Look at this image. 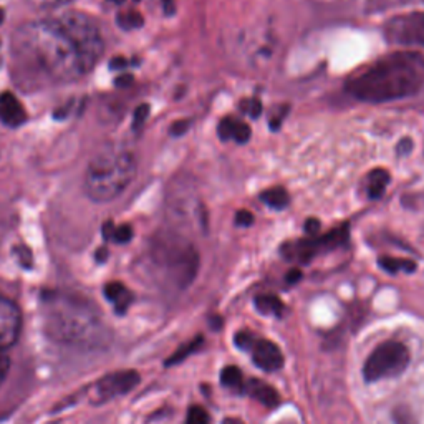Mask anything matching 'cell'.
<instances>
[{
	"label": "cell",
	"instance_id": "1",
	"mask_svg": "<svg viewBox=\"0 0 424 424\" xmlns=\"http://www.w3.org/2000/svg\"><path fill=\"white\" fill-rule=\"evenodd\" d=\"M12 52L35 73L55 83L88 75L105 52L98 25L82 12L25 23L12 40Z\"/></svg>",
	"mask_w": 424,
	"mask_h": 424
},
{
	"label": "cell",
	"instance_id": "2",
	"mask_svg": "<svg viewBox=\"0 0 424 424\" xmlns=\"http://www.w3.org/2000/svg\"><path fill=\"white\" fill-rule=\"evenodd\" d=\"M424 87V55L416 50H398L348 80L345 90L358 102L388 103L405 100Z\"/></svg>",
	"mask_w": 424,
	"mask_h": 424
},
{
	"label": "cell",
	"instance_id": "3",
	"mask_svg": "<svg viewBox=\"0 0 424 424\" xmlns=\"http://www.w3.org/2000/svg\"><path fill=\"white\" fill-rule=\"evenodd\" d=\"M43 327L55 341L65 345L108 346L111 332L92 302L75 295L50 294L43 297Z\"/></svg>",
	"mask_w": 424,
	"mask_h": 424
},
{
	"label": "cell",
	"instance_id": "4",
	"mask_svg": "<svg viewBox=\"0 0 424 424\" xmlns=\"http://www.w3.org/2000/svg\"><path fill=\"white\" fill-rule=\"evenodd\" d=\"M136 158L128 149L106 146L93 156L85 171V193L95 203H110L118 198L136 178Z\"/></svg>",
	"mask_w": 424,
	"mask_h": 424
},
{
	"label": "cell",
	"instance_id": "5",
	"mask_svg": "<svg viewBox=\"0 0 424 424\" xmlns=\"http://www.w3.org/2000/svg\"><path fill=\"white\" fill-rule=\"evenodd\" d=\"M154 264L164 270L176 289L184 290L193 284L199 272V252L183 237L163 235L153 245Z\"/></svg>",
	"mask_w": 424,
	"mask_h": 424
},
{
	"label": "cell",
	"instance_id": "6",
	"mask_svg": "<svg viewBox=\"0 0 424 424\" xmlns=\"http://www.w3.org/2000/svg\"><path fill=\"white\" fill-rule=\"evenodd\" d=\"M410 365V351L400 341H385L368 356L363 365V378L375 383L388 378H396Z\"/></svg>",
	"mask_w": 424,
	"mask_h": 424
},
{
	"label": "cell",
	"instance_id": "7",
	"mask_svg": "<svg viewBox=\"0 0 424 424\" xmlns=\"http://www.w3.org/2000/svg\"><path fill=\"white\" fill-rule=\"evenodd\" d=\"M383 32L390 43L403 47H424V12L395 15L386 20Z\"/></svg>",
	"mask_w": 424,
	"mask_h": 424
},
{
	"label": "cell",
	"instance_id": "8",
	"mask_svg": "<svg viewBox=\"0 0 424 424\" xmlns=\"http://www.w3.org/2000/svg\"><path fill=\"white\" fill-rule=\"evenodd\" d=\"M139 380L138 371L134 370L115 371L111 375H106L95 383L92 401L95 405H102V403L111 401L116 396H123L126 393L133 391L139 385Z\"/></svg>",
	"mask_w": 424,
	"mask_h": 424
},
{
	"label": "cell",
	"instance_id": "9",
	"mask_svg": "<svg viewBox=\"0 0 424 424\" xmlns=\"http://www.w3.org/2000/svg\"><path fill=\"white\" fill-rule=\"evenodd\" d=\"M22 330V312L14 300L0 295V350L14 346Z\"/></svg>",
	"mask_w": 424,
	"mask_h": 424
},
{
	"label": "cell",
	"instance_id": "10",
	"mask_svg": "<svg viewBox=\"0 0 424 424\" xmlns=\"http://www.w3.org/2000/svg\"><path fill=\"white\" fill-rule=\"evenodd\" d=\"M249 351L252 353V361H254V365L259 366L260 370L264 371H279L285 363L284 353H282L280 348L277 346L274 341L257 338Z\"/></svg>",
	"mask_w": 424,
	"mask_h": 424
},
{
	"label": "cell",
	"instance_id": "11",
	"mask_svg": "<svg viewBox=\"0 0 424 424\" xmlns=\"http://www.w3.org/2000/svg\"><path fill=\"white\" fill-rule=\"evenodd\" d=\"M27 120L22 103L12 93L0 95V121L10 128H17Z\"/></svg>",
	"mask_w": 424,
	"mask_h": 424
},
{
	"label": "cell",
	"instance_id": "12",
	"mask_svg": "<svg viewBox=\"0 0 424 424\" xmlns=\"http://www.w3.org/2000/svg\"><path fill=\"white\" fill-rule=\"evenodd\" d=\"M244 390L247 391V395H249L250 398H254L255 401H259L260 405H264L265 408H275V406H279L280 395H279V393H277L275 388H272L270 385H267L265 381L250 380L244 386Z\"/></svg>",
	"mask_w": 424,
	"mask_h": 424
},
{
	"label": "cell",
	"instance_id": "13",
	"mask_svg": "<svg viewBox=\"0 0 424 424\" xmlns=\"http://www.w3.org/2000/svg\"><path fill=\"white\" fill-rule=\"evenodd\" d=\"M105 297L115 305L116 314H124L133 302V294L120 282H110L105 285Z\"/></svg>",
	"mask_w": 424,
	"mask_h": 424
},
{
	"label": "cell",
	"instance_id": "14",
	"mask_svg": "<svg viewBox=\"0 0 424 424\" xmlns=\"http://www.w3.org/2000/svg\"><path fill=\"white\" fill-rule=\"evenodd\" d=\"M366 196L370 199H380L390 184L391 176L385 168H376L366 174Z\"/></svg>",
	"mask_w": 424,
	"mask_h": 424
},
{
	"label": "cell",
	"instance_id": "15",
	"mask_svg": "<svg viewBox=\"0 0 424 424\" xmlns=\"http://www.w3.org/2000/svg\"><path fill=\"white\" fill-rule=\"evenodd\" d=\"M254 305H255V310L262 315L282 317V314H284V304H282V300L275 295L264 294V295L255 297Z\"/></svg>",
	"mask_w": 424,
	"mask_h": 424
},
{
	"label": "cell",
	"instance_id": "16",
	"mask_svg": "<svg viewBox=\"0 0 424 424\" xmlns=\"http://www.w3.org/2000/svg\"><path fill=\"white\" fill-rule=\"evenodd\" d=\"M260 201L272 209L282 211L289 206L290 198H289V193H287V189L280 188V186H275V188L265 189L264 193L260 194Z\"/></svg>",
	"mask_w": 424,
	"mask_h": 424
},
{
	"label": "cell",
	"instance_id": "17",
	"mask_svg": "<svg viewBox=\"0 0 424 424\" xmlns=\"http://www.w3.org/2000/svg\"><path fill=\"white\" fill-rule=\"evenodd\" d=\"M378 264L383 270L390 272V274H398V272H406V274H413L416 270V264L413 260L408 259H396V257H381L378 260Z\"/></svg>",
	"mask_w": 424,
	"mask_h": 424
},
{
	"label": "cell",
	"instance_id": "18",
	"mask_svg": "<svg viewBox=\"0 0 424 424\" xmlns=\"http://www.w3.org/2000/svg\"><path fill=\"white\" fill-rule=\"evenodd\" d=\"M221 383L227 390L242 391L244 390V376L237 366H226L221 373Z\"/></svg>",
	"mask_w": 424,
	"mask_h": 424
},
{
	"label": "cell",
	"instance_id": "19",
	"mask_svg": "<svg viewBox=\"0 0 424 424\" xmlns=\"http://www.w3.org/2000/svg\"><path fill=\"white\" fill-rule=\"evenodd\" d=\"M201 345H203V336H198V338H194L193 341L186 343V345L181 346L179 350L176 351L168 361H166V366H173V365H178V363H181V361H184L186 358H188L191 353H194L196 350H198Z\"/></svg>",
	"mask_w": 424,
	"mask_h": 424
},
{
	"label": "cell",
	"instance_id": "20",
	"mask_svg": "<svg viewBox=\"0 0 424 424\" xmlns=\"http://www.w3.org/2000/svg\"><path fill=\"white\" fill-rule=\"evenodd\" d=\"M143 15L136 10H129L128 14H120L118 15V25L124 30H131V28H139L143 27Z\"/></svg>",
	"mask_w": 424,
	"mask_h": 424
},
{
	"label": "cell",
	"instance_id": "21",
	"mask_svg": "<svg viewBox=\"0 0 424 424\" xmlns=\"http://www.w3.org/2000/svg\"><path fill=\"white\" fill-rule=\"evenodd\" d=\"M252 129L250 126L244 123V121L234 118V123H232V139L237 141L239 144H244L250 139Z\"/></svg>",
	"mask_w": 424,
	"mask_h": 424
},
{
	"label": "cell",
	"instance_id": "22",
	"mask_svg": "<svg viewBox=\"0 0 424 424\" xmlns=\"http://www.w3.org/2000/svg\"><path fill=\"white\" fill-rule=\"evenodd\" d=\"M209 415L204 408L193 406L189 408L188 418H186V424H209Z\"/></svg>",
	"mask_w": 424,
	"mask_h": 424
},
{
	"label": "cell",
	"instance_id": "23",
	"mask_svg": "<svg viewBox=\"0 0 424 424\" xmlns=\"http://www.w3.org/2000/svg\"><path fill=\"white\" fill-rule=\"evenodd\" d=\"M240 111H244V113H247L250 116V118H259V116L262 115V103L259 102L257 98H244L239 105Z\"/></svg>",
	"mask_w": 424,
	"mask_h": 424
},
{
	"label": "cell",
	"instance_id": "24",
	"mask_svg": "<svg viewBox=\"0 0 424 424\" xmlns=\"http://www.w3.org/2000/svg\"><path fill=\"white\" fill-rule=\"evenodd\" d=\"M131 239H133V229H131L128 224L115 227V232H113V237H111V240H115L116 244H128Z\"/></svg>",
	"mask_w": 424,
	"mask_h": 424
},
{
	"label": "cell",
	"instance_id": "25",
	"mask_svg": "<svg viewBox=\"0 0 424 424\" xmlns=\"http://www.w3.org/2000/svg\"><path fill=\"white\" fill-rule=\"evenodd\" d=\"M232 123H234L232 116H226V118L221 120L219 126H217V134H219L222 141L232 139Z\"/></svg>",
	"mask_w": 424,
	"mask_h": 424
},
{
	"label": "cell",
	"instance_id": "26",
	"mask_svg": "<svg viewBox=\"0 0 424 424\" xmlns=\"http://www.w3.org/2000/svg\"><path fill=\"white\" fill-rule=\"evenodd\" d=\"M148 115H149V105H146V103L139 105L133 113V128L134 129L141 128V126H143V123L146 121V118H148Z\"/></svg>",
	"mask_w": 424,
	"mask_h": 424
},
{
	"label": "cell",
	"instance_id": "27",
	"mask_svg": "<svg viewBox=\"0 0 424 424\" xmlns=\"http://www.w3.org/2000/svg\"><path fill=\"white\" fill-rule=\"evenodd\" d=\"M35 9H55L72 4L73 0H28Z\"/></svg>",
	"mask_w": 424,
	"mask_h": 424
},
{
	"label": "cell",
	"instance_id": "28",
	"mask_svg": "<svg viewBox=\"0 0 424 424\" xmlns=\"http://www.w3.org/2000/svg\"><path fill=\"white\" fill-rule=\"evenodd\" d=\"M257 338L249 332H240L235 335V345L240 348V350H250V346L254 345Z\"/></svg>",
	"mask_w": 424,
	"mask_h": 424
},
{
	"label": "cell",
	"instance_id": "29",
	"mask_svg": "<svg viewBox=\"0 0 424 424\" xmlns=\"http://www.w3.org/2000/svg\"><path fill=\"white\" fill-rule=\"evenodd\" d=\"M235 224L237 226H242V227H249L254 224V214H252L250 211H245L242 209L235 214Z\"/></svg>",
	"mask_w": 424,
	"mask_h": 424
},
{
	"label": "cell",
	"instance_id": "30",
	"mask_svg": "<svg viewBox=\"0 0 424 424\" xmlns=\"http://www.w3.org/2000/svg\"><path fill=\"white\" fill-rule=\"evenodd\" d=\"M191 128V120H179L171 126V134L173 136H183L186 131Z\"/></svg>",
	"mask_w": 424,
	"mask_h": 424
},
{
	"label": "cell",
	"instance_id": "31",
	"mask_svg": "<svg viewBox=\"0 0 424 424\" xmlns=\"http://www.w3.org/2000/svg\"><path fill=\"white\" fill-rule=\"evenodd\" d=\"M9 370H10V358L0 350V385H2L5 378H7Z\"/></svg>",
	"mask_w": 424,
	"mask_h": 424
},
{
	"label": "cell",
	"instance_id": "32",
	"mask_svg": "<svg viewBox=\"0 0 424 424\" xmlns=\"http://www.w3.org/2000/svg\"><path fill=\"white\" fill-rule=\"evenodd\" d=\"M320 221L317 219V217H310V219H307L305 222V232L309 235H317V232H320Z\"/></svg>",
	"mask_w": 424,
	"mask_h": 424
},
{
	"label": "cell",
	"instance_id": "33",
	"mask_svg": "<svg viewBox=\"0 0 424 424\" xmlns=\"http://www.w3.org/2000/svg\"><path fill=\"white\" fill-rule=\"evenodd\" d=\"M287 108H289V106H282V111H279V115L272 116V118H270V129L277 131V129L280 128L282 121H284V118L287 116V113H285Z\"/></svg>",
	"mask_w": 424,
	"mask_h": 424
},
{
	"label": "cell",
	"instance_id": "34",
	"mask_svg": "<svg viewBox=\"0 0 424 424\" xmlns=\"http://www.w3.org/2000/svg\"><path fill=\"white\" fill-rule=\"evenodd\" d=\"M396 151H398V154H400V156L410 154L411 151H413V141H411V138H403L400 141V144L396 146Z\"/></svg>",
	"mask_w": 424,
	"mask_h": 424
},
{
	"label": "cell",
	"instance_id": "35",
	"mask_svg": "<svg viewBox=\"0 0 424 424\" xmlns=\"http://www.w3.org/2000/svg\"><path fill=\"white\" fill-rule=\"evenodd\" d=\"M131 83H133V75H129V73L120 75V77L115 80V85L120 88H128V87H131Z\"/></svg>",
	"mask_w": 424,
	"mask_h": 424
},
{
	"label": "cell",
	"instance_id": "36",
	"mask_svg": "<svg viewBox=\"0 0 424 424\" xmlns=\"http://www.w3.org/2000/svg\"><path fill=\"white\" fill-rule=\"evenodd\" d=\"M15 252H17V254L20 255V262H22L23 267L32 265V254H30L28 249H25V247H20V249H17Z\"/></svg>",
	"mask_w": 424,
	"mask_h": 424
},
{
	"label": "cell",
	"instance_id": "37",
	"mask_svg": "<svg viewBox=\"0 0 424 424\" xmlns=\"http://www.w3.org/2000/svg\"><path fill=\"white\" fill-rule=\"evenodd\" d=\"M400 415H403V420L396 421V424H415V418L410 410H396Z\"/></svg>",
	"mask_w": 424,
	"mask_h": 424
},
{
	"label": "cell",
	"instance_id": "38",
	"mask_svg": "<svg viewBox=\"0 0 424 424\" xmlns=\"http://www.w3.org/2000/svg\"><path fill=\"white\" fill-rule=\"evenodd\" d=\"M126 65H128V62H126V60L123 57H115L110 62V68L111 70H116V72H118V70H123L126 67Z\"/></svg>",
	"mask_w": 424,
	"mask_h": 424
},
{
	"label": "cell",
	"instance_id": "39",
	"mask_svg": "<svg viewBox=\"0 0 424 424\" xmlns=\"http://www.w3.org/2000/svg\"><path fill=\"white\" fill-rule=\"evenodd\" d=\"M300 277H302V272L299 269H294L287 274V282H289V284H295V282L300 280Z\"/></svg>",
	"mask_w": 424,
	"mask_h": 424
},
{
	"label": "cell",
	"instance_id": "40",
	"mask_svg": "<svg viewBox=\"0 0 424 424\" xmlns=\"http://www.w3.org/2000/svg\"><path fill=\"white\" fill-rule=\"evenodd\" d=\"M163 7H164L166 15H174V12H176L174 0H163Z\"/></svg>",
	"mask_w": 424,
	"mask_h": 424
},
{
	"label": "cell",
	"instance_id": "41",
	"mask_svg": "<svg viewBox=\"0 0 424 424\" xmlns=\"http://www.w3.org/2000/svg\"><path fill=\"white\" fill-rule=\"evenodd\" d=\"M113 232H115L113 222H106V224L103 226V235H105V239H111V237H113Z\"/></svg>",
	"mask_w": 424,
	"mask_h": 424
},
{
	"label": "cell",
	"instance_id": "42",
	"mask_svg": "<svg viewBox=\"0 0 424 424\" xmlns=\"http://www.w3.org/2000/svg\"><path fill=\"white\" fill-rule=\"evenodd\" d=\"M106 257H108V250H106L105 247H102V249H98V252H97V260L98 262H105Z\"/></svg>",
	"mask_w": 424,
	"mask_h": 424
},
{
	"label": "cell",
	"instance_id": "43",
	"mask_svg": "<svg viewBox=\"0 0 424 424\" xmlns=\"http://www.w3.org/2000/svg\"><path fill=\"white\" fill-rule=\"evenodd\" d=\"M222 424H244V421H240L239 418H226Z\"/></svg>",
	"mask_w": 424,
	"mask_h": 424
},
{
	"label": "cell",
	"instance_id": "44",
	"mask_svg": "<svg viewBox=\"0 0 424 424\" xmlns=\"http://www.w3.org/2000/svg\"><path fill=\"white\" fill-rule=\"evenodd\" d=\"M4 17H5L4 10H2V9H0V25H2V22H4Z\"/></svg>",
	"mask_w": 424,
	"mask_h": 424
},
{
	"label": "cell",
	"instance_id": "45",
	"mask_svg": "<svg viewBox=\"0 0 424 424\" xmlns=\"http://www.w3.org/2000/svg\"><path fill=\"white\" fill-rule=\"evenodd\" d=\"M115 4H118V5H121V4H124V0H113Z\"/></svg>",
	"mask_w": 424,
	"mask_h": 424
},
{
	"label": "cell",
	"instance_id": "46",
	"mask_svg": "<svg viewBox=\"0 0 424 424\" xmlns=\"http://www.w3.org/2000/svg\"><path fill=\"white\" fill-rule=\"evenodd\" d=\"M134 2H139V0H134Z\"/></svg>",
	"mask_w": 424,
	"mask_h": 424
}]
</instances>
